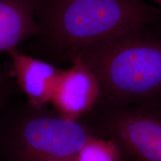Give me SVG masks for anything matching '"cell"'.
Instances as JSON below:
<instances>
[{"label":"cell","mask_w":161,"mask_h":161,"mask_svg":"<svg viewBox=\"0 0 161 161\" xmlns=\"http://www.w3.org/2000/svg\"><path fill=\"white\" fill-rule=\"evenodd\" d=\"M38 32L20 45L28 55L61 68L82 48L148 24L161 8L146 0H34Z\"/></svg>","instance_id":"obj_1"},{"label":"cell","mask_w":161,"mask_h":161,"mask_svg":"<svg viewBox=\"0 0 161 161\" xmlns=\"http://www.w3.org/2000/svg\"><path fill=\"white\" fill-rule=\"evenodd\" d=\"M76 55L96 76L100 101L161 105V22L100 40Z\"/></svg>","instance_id":"obj_2"},{"label":"cell","mask_w":161,"mask_h":161,"mask_svg":"<svg viewBox=\"0 0 161 161\" xmlns=\"http://www.w3.org/2000/svg\"><path fill=\"white\" fill-rule=\"evenodd\" d=\"M92 130L47 106L14 99L0 114V161H55L75 156Z\"/></svg>","instance_id":"obj_3"},{"label":"cell","mask_w":161,"mask_h":161,"mask_svg":"<svg viewBox=\"0 0 161 161\" xmlns=\"http://www.w3.org/2000/svg\"><path fill=\"white\" fill-rule=\"evenodd\" d=\"M82 120L108 139L120 161H161V105H122L98 100Z\"/></svg>","instance_id":"obj_4"},{"label":"cell","mask_w":161,"mask_h":161,"mask_svg":"<svg viewBox=\"0 0 161 161\" xmlns=\"http://www.w3.org/2000/svg\"><path fill=\"white\" fill-rule=\"evenodd\" d=\"M100 96V86L96 76L76 55L69 67L62 70L50 104L62 117L79 120L91 111Z\"/></svg>","instance_id":"obj_5"},{"label":"cell","mask_w":161,"mask_h":161,"mask_svg":"<svg viewBox=\"0 0 161 161\" xmlns=\"http://www.w3.org/2000/svg\"><path fill=\"white\" fill-rule=\"evenodd\" d=\"M19 91L32 105L50 104L55 86L63 69L49 62L28 55L19 48L6 52Z\"/></svg>","instance_id":"obj_6"},{"label":"cell","mask_w":161,"mask_h":161,"mask_svg":"<svg viewBox=\"0 0 161 161\" xmlns=\"http://www.w3.org/2000/svg\"><path fill=\"white\" fill-rule=\"evenodd\" d=\"M38 28L34 0H0V52L31 40Z\"/></svg>","instance_id":"obj_7"},{"label":"cell","mask_w":161,"mask_h":161,"mask_svg":"<svg viewBox=\"0 0 161 161\" xmlns=\"http://www.w3.org/2000/svg\"><path fill=\"white\" fill-rule=\"evenodd\" d=\"M75 157L77 161H120L114 142L96 136L90 137Z\"/></svg>","instance_id":"obj_8"},{"label":"cell","mask_w":161,"mask_h":161,"mask_svg":"<svg viewBox=\"0 0 161 161\" xmlns=\"http://www.w3.org/2000/svg\"><path fill=\"white\" fill-rule=\"evenodd\" d=\"M19 88L11 71L9 60L0 61V114L17 95Z\"/></svg>","instance_id":"obj_9"},{"label":"cell","mask_w":161,"mask_h":161,"mask_svg":"<svg viewBox=\"0 0 161 161\" xmlns=\"http://www.w3.org/2000/svg\"><path fill=\"white\" fill-rule=\"evenodd\" d=\"M55 161H77L76 160V157L71 156V157H66V158H59L58 160H55Z\"/></svg>","instance_id":"obj_10"},{"label":"cell","mask_w":161,"mask_h":161,"mask_svg":"<svg viewBox=\"0 0 161 161\" xmlns=\"http://www.w3.org/2000/svg\"><path fill=\"white\" fill-rule=\"evenodd\" d=\"M153 1H154V2H155V3L161 5V0H153Z\"/></svg>","instance_id":"obj_11"}]
</instances>
